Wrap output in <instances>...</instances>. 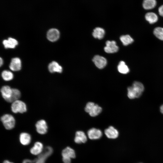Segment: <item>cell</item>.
<instances>
[{
	"instance_id": "cell-1",
	"label": "cell",
	"mask_w": 163,
	"mask_h": 163,
	"mask_svg": "<svg viewBox=\"0 0 163 163\" xmlns=\"http://www.w3.org/2000/svg\"><path fill=\"white\" fill-rule=\"evenodd\" d=\"M144 87L141 83L134 82L132 86L127 88V96L130 99H133L140 97L144 90Z\"/></svg>"
},
{
	"instance_id": "cell-2",
	"label": "cell",
	"mask_w": 163,
	"mask_h": 163,
	"mask_svg": "<svg viewBox=\"0 0 163 163\" xmlns=\"http://www.w3.org/2000/svg\"><path fill=\"white\" fill-rule=\"evenodd\" d=\"M53 152V149L50 146L45 147L42 152L39 155L37 158L33 160L26 159L24 160L23 163H45L46 159L50 156Z\"/></svg>"
},
{
	"instance_id": "cell-3",
	"label": "cell",
	"mask_w": 163,
	"mask_h": 163,
	"mask_svg": "<svg viewBox=\"0 0 163 163\" xmlns=\"http://www.w3.org/2000/svg\"><path fill=\"white\" fill-rule=\"evenodd\" d=\"M102 108L97 104L92 102L88 103L85 107V111L91 117H95L102 111Z\"/></svg>"
},
{
	"instance_id": "cell-4",
	"label": "cell",
	"mask_w": 163,
	"mask_h": 163,
	"mask_svg": "<svg viewBox=\"0 0 163 163\" xmlns=\"http://www.w3.org/2000/svg\"><path fill=\"white\" fill-rule=\"evenodd\" d=\"M1 120L7 129H11L14 127L15 123V119L11 115L9 114L4 115L1 117Z\"/></svg>"
},
{
	"instance_id": "cell-5",
	"label": "cell",
	"mask_w": 163,
	"mask_h": 163,
	"mask_svg": "<svg viewBox=\"0 0 163 163\" xmlns=\"http://www.w3.org/2000/svg\"><path fill=\"white\" fill-rule=\"evenodd\" d=\"M11 111L14 113H23L27 111L26 104L23 101L18 100L12 103L11 106Z\"/></svg>"
},
{
	"instance_id": "cell-6",
	"label": "cell",
	"mask_w": 163,
	"mask_h": 163,
	"mask_svg": "<svg viewBox=\"0 0 163 163\" xmlns=\"http://www.w3.org/2000/svg\"><path fill=\"white\" fill-rule=\"evenodd\" d=\"M119 47L116 42L113 40H108L106 42V46L104 47V51L107 53H113L117 52Z\"/></svg>"
},
{
	"instance_id": "cell-7",
	"label": "cell",
	"mask_w": 163,
	"mask_h": 163,
	"mask_svg": "<svg viewBox=\"0 0 163 163\" xmlns=\"http://www.w3.org/2000/svg\"><path fill=\"white\" fill-rule=\"evenodd\" d=\"M35 126L37 132L40 134H44L47 132V124L46 121L44 120H40L37 121L35 124Z\"/></svg>"
},
{
	"instance_id": "cell-8",
	"label": "cell",
	"mask_w": 163,
	"mask_h": 163,
	"mask_svg": "<svg viewBox=\"0 0 163 163\" xmlns=\"http://www.w3.org/2000/svg\"><path fill=\"white\" fill-rule=\"evenodd\" d=\"M92 61L96 66L100 69L104 68L107 64L106 59L104 57L98 55L94 56Z\"/></svg>"
},
{
	"instance_id": "cell-9",
	"label": "cell",
	"mask_w": 163,
	"mask_h": 163,
	"mask_svg": "<svg viewBox=\"0 0 163 163\" xmlns=\"http://www.w3.org/2000/svg\"><path fill=\"white\" fill-rule=\"evenodd\" d=\"M1 92L3 98L8 102L12 94V88L8 85L4 86L1 88Z\"/></svg>"
},
{
	"instance_id": "cell-10",
	"label": "cell",
	"mask_w": 163,
	"mask_h": 163,
	"mask_svg": "<svg viewBox=\"0 0 163 163\" xmlns=\"http://www.w3.org/2000/svg\"><path fill=\"white\" fill-rule=\"evenodd\" d=\"M88 138L92 140L97 139L100 138L102 133L99 129L92 128L88 130L87 133Z\"/></svg>"
},
{
	"instance_id": "cell-11",
	"label": "cell",
	"mask_w": 163,
	"mask_h": 163,
	"mask_svg": "<svg viewBox=\"0 0 163 163\" xmlns=\"http://www.w3.org/2000/svg\"><path fill=\"white\" fill-rule=\"evenodd\" d=\"M60 36L59 31L57 29L52 28L50 29L47 34L48 39L51 42H55L57 40Z\"/></svg>"
},
{
	"instance_id": "cell-12",
	"label": "cell",
	"mask_w": 163,
	"mask_h": 163,
	"mask_svg": "<svg viewBox=\"0 0 163 163\" xmlns=\"http://www.w3.org/2000/svg\"><path fill=\"white\" fill-rule=\"evenodd\" d=\"M104 133L107 137L110 139H116L118 137L119 135L118 130L111 126L105 129Z\"/></svg>"
},
{
	"instance_id": "cell-13",
	"label": "cell",
	"mask_w": 163,
	"mask_h": 163,
	"mask_svg": "<svg viewBox=\"0 0 163 163\" xmlns=\"http://www.w3.org/2000/svg\"><path fill=\"white\" fill-rule=\"evenodd\" d=\"M21 61L18 58L12 59L11 61L9 67L13 71H17L20 70L21 68Z\"/></svg>"
},
{
	"instance_id": "cell-14",
	"label": "cell",
	"mask_w": 163,
	"mask_h": 163,
	"mask_svg": "<svg viewBox=\"0 0 163 163\" xmlns=\"http://www.w3.org/2000/svg\"><path fill=\"white\" fill-rule=\"evenodd\" d=\"M75 142L78 144L84 143L87 141V137L85 133L82 131H77L75 133Z\"/></svg>"
},
{
	"instance_id": "cell-15",
	"label": "cell",
	"mask_w": 163,
	"mask_h": 163,
	"mask_svg": "<svg viewBox=\"0 0 163 163\" xmlns=\"http://www.w3.org/2000/svg\"><path fill=\"white\" fill-rule=\"evenodd\" d=\"M43 150V146L42 144L40 142H37L35 143L33 147L30 149V153L35 155L40 154Z\"/></svg>"
},
{
	"instance_id": "cell-16",
	"label": "cell",
	"mask_w": 163,
	"mask_h": 163,
	"mask_svg": "<svg viewBox=\"0 0 163 163\" xmlns=\"http://www.w3.org/2000/svg\"><path fill=\"white\" fill-rule=\"evenodd\" d=\"M62 158H74L75 157V151L69 147H67L64 149L62 152Z\"/></svg>"
},
{
	"instance_id": "cell-17",
	"label": "cell",
	"mask_w": 163,
	"mask_h": 163,
	"mask_svg": "<svg viewBox=\"0 0 163 163\" xmlns=\"http://www.w3.org/2000/svg\"><path fill=\"white\" fill-rule=\"evenodd\" d=\"M48 69L49 71L51 73L57 72L60 73L62 71V66L55 61H53L49 64Z\"/></svg>"
},
{
	"instance_id": "cell-18",
	"label": "cell",
	"mask_w": 163,
	"mask_h": 163,
	"mask_svg": "<svg viewBox=\"0 0 163 163\" xmlns=\"http://www.w3.org/2000/svg\"><path fill=\"white\" fill-rule=\"evenodd\" d=\"M3 43L6 48H14L18 45V42L14 39L9 37L7 40H4Z\"/></svg>"
},
{
	"instance_id": "cell-19",
	"label": "cell",
	"mask_w": 163,
	"mask_h": 163,
	"mask_svg": "<svg viewBox=\"0 0 163 163\" xmlns=\"http://www.w3.org/2000/svg\"><path fill=\"white\" fill-rule=\"evenodd\" d=\"M20 141L24 145L29 144L31 142V137L30 135L26 133H22L20 135Z\"/></svg>"
},
{
	"instance_id": "cell-20",
	"label": "cell",
	"mask_w": 163,
	"mask_h": 163,
	"mask_svg": "<svg viewBox=\"0 0 163 163\" xmlns=\"http://www.w3.org/2000/svg\"><path fill=\"white\" fill-rule=\"evenodd\" d=\"M105 33V30L103 28L97 27L94 30L92 35L95 38L101 39L104 37Z\"/></svg>"
},
{
	"instance_id": "cell-21",
	"label": "cell",
	"mask_w": 163,
	"mask_h": 163,
	"mask_svg": "<svg viewBox=\"0 0 163 163\" xmlns=\"http://www.w3.org/2000/svg\"><path fill=\"white\" fill-rule=\"evenodd\" d=\"M156 0H144L142 3L143 8L146 10H150L154 8L156 5Z\"/></svg>"
},
{
	"instance_id": "cell-22",
	"label": "cell",
	"mask_w": 163,
	"mask_h": 163,
	"mask_svg": "<svg viewBox=\"0 0 163 163\" xmlns=\"http://www.w3.org/2000/svg\"><path fill=\"white\" fill-rule=\"evenodd\" d=\"M145 17L146 20L151 24L156 22L158 20L157 15L155 13L152 12L147 13L145 15Z\"/></svg>"
},
{
	"instance_id": "cell-23",
	"label": "cell",
	"mask_w": 163,
	"mask_h": 163,
	"mask_svg": "<svg viewBox=\"0 0 163 163\" xmlns=\"http://www.w3.org/2000/svg\"><path fill=\"white\" fill-rule=\"evenodd\" d=\"M117 69L120 73L123 74H126L129 71L128 67L123 61L120 62L117 66Z\"/></svg>"
},
{
	"instance_id": "cell-24",
	"label": "cell",
	"mask_w": 163,
	"mask_h": 163,
	"mask_svg": "<svg viewBox=\"0 0 163 163\" xmlns=\"http://www.w3.org/2000/svg\"><path fill=\"white\" fill-rule=\"evenodd\" d=\"M21 96V93L19 90L16 88H12V94L8 102L12 103L19 100Z\"/></svg>"
},
{
	"instance_id": "cell-25",
	"label": "cell",
	"mask_w": 163,
	"mask_h": 163,
	"mask_svg": "<svg viewBox=\"0 0 163 163\" xmlns=\"http://www.w3.org/2000/svg\"><path fill=\"white\" fill-rule=\"evenodd\" d=\"M120 39L123 44L127 46L132 43L133 42V39L129 35L121 36Z\"/></svg>"
},
{
	"instance_id": "cell-26",
	"label": "cell",
	"mask_w": 163,
	"mask_h": 163,
	"mask_svg": "<svg viewBox=\"0 0 163 163\" xmlns=\"http://www.w3.org/2000/svg\"><path fill=\"white\" fill-rule=\"evenodd\" d=\"M2 76L5 81H10L13 78L14 75L11 72L8 70H5L2 72Z\"/></svg>"
},
{
	"instance_id": "cell-27",
	"label": "cell",
	"mask_w": 163,
	"mask_h": 163,
	"mask_svg": "<svg viewBox=\"0 0 163 163\" xmlns=\"http://www.w3.org/2000/svg\"><path fill=\"white\" fill-rule=\"evenodd\" d=\"M154 35L158 39L163 40V28L157 27L153 31Z\"/></svg>"
},
{
	"instance_id": "cell-28",
	"label": "cell",
	"mask_w": 163,
	"mask_h": 163,
	"mask_svg": "<svg viewBox=\"0 0 163 163\" xmlns=\"http://www.w3.org/2000/svg\"><path fill=\"white\" fill-rule=\"evenodd\" d=\"M158 11L160 15L163 17V5H161L158 8Z\"/></svg>"
},
{
	"instance_id": "cell-29",
	"label": "cell",
	"mask_w": 163,
	"mask_h": 163,
	"mask_svg": "<svg viewBox=\"0 0 163 163\" xmlns=\"http://www.w3.org/2000/svg\"><path fill=\"white\" fill-rule=\"evenodd\" d=\"M62 161L64 163H71V159L62 158Z\"/></svg>"
},
{
	"instance_id": "cell-30",
	"label": "cell",
	"mask_w": 163,
	"mask_h": 163,
	"mask_svg": "<svg viewBox=\"0 0 163 163\" xmlns=\"http://www.w3.org/2000/svg\"><path fill=\"white\" fill-rule=\"evenodd\" d=\"M160 111L161 113H163V104L161 105L160 107Z\"/></svg>"
},
{
	"instance_id": "cell-31",
	"label": "cell",
	"mask_w": 163,
	"mask_h": 163,
	"mask_svg": "<svg viewBox=\"0 0 163 163\" xmlns=\"http://www.w3.org/2000/svg\"><path fill=\"white\" fill-rule=\"evenodd\" d=\"M3 163H13L11 162L8 160H5L3 162Z\"/></svg>"
},
{
	"instance_id": "cell-32",
	"label": "cell",
	"mask_w": 163,
	"mask_h": 163,
	"mask_svg": "<svg viewBox=\"0 0 163 163\" xmlns=\"http://www.w3.org/2000/svg\"><path fill=\"white\" fill-rule=\"evenodd\" d=\"M3 63V61L2 59L1 58H0V66L2 65Z\"/></svg>"
}]
</instances>
